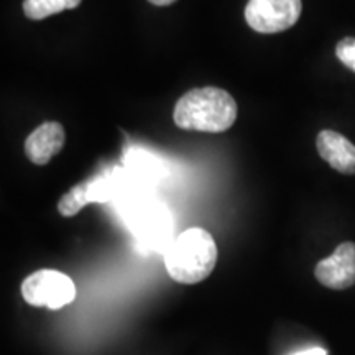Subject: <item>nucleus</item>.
<instances>
[{
  "label": "nucleus",
  "instance_id": "f257e3e1",
  "mask_svg": "<svg viewBox=\"0 0 355 355\" xmlns=\"http://www.w3.org/2000/svg\"><path fill=\"white\" fill-rule=\"evenodd\" d=\"M237 102L220 87H198L176 102L173 119L183 130L225 132L237 121Z\"/></svg>",
  "mask_w": 355,
  "mask_h": 355
},
{
  "label": "nucleus",
  "instance_id": "f03ea898",
  "mask_svg": "<svg viewBox=\"0 0 355 355\" xmlns=\"http://www.w3.org/2000/svg\"><path fill=\"white\" fill-rule=\"evenodd\" d=\"M217 245L206 229L191 227L166 247L165 266L170 277L183 285L206 279L217 263Z\"/></svg>",
  "mask_w": 355,
  "mask_h": 355
},
{
  "label": "nucleus",
  "instance_id": "7ed1b4c3",
  "mask_svg": "<svg viewBox=\"0 0 355 355\" xmlns=\"http://www.w3.org/2000/svg\"><path fill=\"white\" fill-rule=\"evenodd\" d=\"M21 296L30 306L61 309L76 298V285L68 275L58 270H38L21 283Z\"/></svg>",
  "mask_w": 355,
  "mask_h": 355
},
{
  "label": "nucleus",
  "instance_id": "20e7f679",
  "mask_svg": "<svg viewBox=\"0 0 355 355\" xmlns=\"http://www.w3.org/2000/svg\"><path fill=\"white\" fill-rule=\"evenodd\" d=\"M301 0H248L245 20L259 33L285 32L301 15Z\"/></svg>",
  "mask_w": 355,
  "mask_h": 355
},
{
  "label": "nucleus",
  "instance_id": "39448f33",
  "mask_svg": "<svg viewBox=\"0 0 355 355\" xmlns=\"http://www.w3.org/2000/svg\"><path fill=\"white\" fill-rule=\"evenodd\" d=\"M318 282L331 290H347L355 285V243L344 242L334 254L324 259L314 270Z\"/></svg>",
  "mask_w": 355,
  "mask_h": 355
},
{
  "label": "nucleus",
  "instance_id": "423d86ee",
  "mask_svg": "<svg viewBox=\"0 0 355 355\" xmlns=\"http://www.w3.org/2000/svg\"><path fill=\"white\" fill-rule=\"evenodd\" d=\"M112 194L114 188L110 178L97 175L71 188L58 202V211L61 216L73 217L89 202H107L112 199Z\"/></svg>",
  "mask_w": 355,
  "mask_h": 355
},
{
  "label": "nucleus",
  "instance_id": "0eeeda50",
  "mask_svg": "<svg viewBox=\"0 0 355 355\" xmlns=\"http://www.w3.org/2000/svg\"><path fill=\"white\" fill-rule=\"evenodd\" d=\"M64 140L66 133L60 122L42 123L25 140V153L33 165L43 166L61 152Z\"/></svg>",
  "mask_w": 355,
  "mask_h": 355
},
{
  "label": "nucleus",
  "instance_id": "6e6552de",
  "mask_svg": "<svg viewBox=\"0 0 355 355\" xmlns=\"http://www.w3.org/2000/svg\"><path fill=\"white\" fill-rule=\"evenodd\" d=\"M318 153L331 168L344 175H355V145L345 139L344 135L334 130L319 132Z\"/></svg>",
  "mask_w": 355,
  "mask_h": 355
},
{
  "label": "nucleus",
  "instance_id": "1a4fd4ad",
  "mask_svg": "<svg viewBox=\"0 0 355 355\" xmlns=\"http://www.w3.org/2000/svg\"><path fill=\"white\" fill-rule=\"evenodd\" d=\"M81 0H24V13L30 20H43L55 13L73 10Z\"/></svg>",
  "mask_w": 355,
  "mask_h": 355
},
{
  "label": "nucleus",
  "instance_id": "9d476101",
  "mask_svg": "<svg viewBox=\"0 0 355 355\" xmlns=\"http://www.w3.org/2000/svg\"><path fill=\"white\" fill-rule=\"evenodd\" d=\"M336 56L344 66L352 69L355 73V38H343L336 46Z\"/></svg>",
  "mask_w": 355,
  "mask_h": 355
},
{
  "label": "nucleus",
  "instance_id": "9b49d317",
  "mask_svg": "<svg viewBox=\"0 0 355 355\" xmlns=\"http://www.w3.org/2000/svg\"><path fill=\"white\" fill-rule=\"evenodd\" d=\"M291 355H327V352L321 347H314V349H308V350H301V352H296Z\"/></svg>",
  "mask_w": 355,
  "mask_h": 355
},
{
  "label": "nucleus",
  "instance_id": "f8f14e48",
  "mask_svg": "<svg viewBox=\"0 0 355 355\" xmlns=\"http://www.w3.org/2000/svg\"><path fill=\"white\" fill-rule=\"evenodd\" d=\"M148 2H152L153 6L157 7H166V6H171V3H175L176 0H148Z\"/></svg>",
  "mask_w": 355,
  "mask_h": 355
}]
</instances>
